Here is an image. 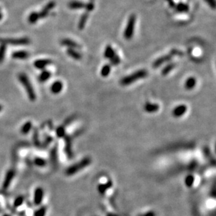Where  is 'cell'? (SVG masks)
<instances>
[{
  "label": "cell",
  "instance_id": "cell-1",
  "mask_svg": "<svg viewBox=\"0 0 216 216\" xmlns=\"http://www.w3.org/2000/svg\"><path fill=\"white\" fill-rule=\"evenodd\" d=\"M148 76V71L146 69H140L135 71L133 74L129 76H127L123 78L121 81V85L123 86H127L132 84L135 81L144 79Z\"/></svg>",
  "mask_w": 216,
  "mask_h": 216
},
{
  "label": "cell",
  "instance_id": "cell-2",
  "mask_svg": "<svg viewBox=\"0 0 216 216\" xmlns=\"http://www.w3.org/2000/svg\"><path fill=\"white\" fill-rule=\"evenodd\" d=\"M18 80L21 83L23 87H25L26 92L27 93V96H28L29 99L31 102H35L36 100V93L35 92V90L33 88V86H32V83L29 80L28 77L24 73H21L18 75Z\"/></svg>",
  "mask_w": 216,
  "mask_h": 216
},
{
  "label": "cell",
  "instance_id": "cell-3",
  "mask_svg": "<svg viewBox=\"0 0 216 216\" xmlns=\"http://www.w3.org/2000/svg\"><path fill=\"white\" fill-rule=\"evenodd\" d=\"M31 43V40L28 37H22V38H0V43L6 45H11L15 46L20 45H27Z\"/></svg>",
  "mask_w": 216,
  "mask_h": 216
},
{
  "label": "cell",
  "instance_id": "cell-4",
  "mask_svg": "<svg viewBox=\"0 0 216 216\" xmlns=\"http://www.w3.org/2000/svg\"><path fill=\"white\" fill-rule=\"evenodd\" d=\"M136 23V16L134 14H131L129 16V18L128 20L127 25L126 26V28L124 32V37L127 40H129L132 38L134 36V29H135Z\"/></svg>",
  "mask_w": 216,
  "mask_h": 216
},
{
  "label": "cell",
  "instance_id": "cell-5",
  "mask_svg": "<svg viewBox=\"0 0 216 216\" xmlns=\"http://www.w3.org/2000/svg\"><path fill=\"white\" fill-rule=\"evenodd\" d=\"M183 53H181V51L178 50H173L172 51H171V53L169 54L166 55V56H164L162 57H160L158 59H157L154 62L153 64H152V67L153 68H158L159 66L162 65L164 63L167 62H169V60H171L174 56H182Z\"/></svg>",
  "mask_w": 216,
  "mask_h": 216
},
{
  "label": "cell",
  "instance_id": "cell-6",
  "mask_svg": "<svg viewBox=\"0 0 216 216\" xmlns=\"http://www.w3.org/2000/svg\"><path fill=\"white\" fill-rule=\"evenodd\" d=\"M89 163H90V160H89L88 159H85V160L82 161V162H81V163L74 165V166L71 167L70 168L68 169L66 171V174L69 175V176L74 174V173H76V172L79 171V170L81 169L83 167L87 165Z\"/></svg>",
  "mask_w": 216,
  "mask_h": 216
},
{
  "label": "cell",
  "instance_id": "cell-7",
  "mask_svg": "<svg viewBox=\"0 0 216 216\" xmlns=\"http://www.w3.org/2000/svg\"><path fill=\"white\" fill-rule=\"evenodd\" d=\"M55 6H56V2H55V1H50V2H48V4L43 7V9L41 11V12L39 13V18L43 19L45 18H46L48 14H49L50 11H51Z\"/></svg>",
  "mask_w": 216,
  "mask_h": 216
},
{
  "label": "cell",
  "instance_id": "cell-8",
  "mask_svg": "<svg viewBox=\"0 0 216 216\" xmlns=\"http://www.w3.org/2000/svg\"><path fill=\"white\" fill-rule=\"evenodd\" d=\"M43 198V190L41 188H37L35 190L34 196V203L35 205L39 206L41 204Z\"/></svg>",
  "mask_w": 216,
  "mask_h": 216
},
{
  "label": "cell",
  "instance_id": "cell-9",
  "mask_svg": "<svg viewBox=\"0 0 216 216\" xmlns=\"http://www.w3.org/2000/svg\"><path fill=\"white\" fill-rule=\"evenodd\" d=\"M51 60H48V59H41V60H37L34 63V65L37 69H44L45 66L49 65V64H52Z\"/></svg>",
  "mask_w": 216,
  "mask_h": 216
},
{
  "label": "cell",
  "instance_id": "cell-10",
  "mask_svg": "<svg viewBox=\"0 0 216 216\" xmlns=\"http://www.w3.org/2000/svg\"><path fill=\"white\" fill-rule=\"evenodd\" d=\"M60 43L62 45L68 47L69 48H73V49H74V48H81V45H79V43H76L74 41L69 39H63L61 40Z\"/></svg>",
  "mask_w": 216,
  "mask_h": 216
},
{
  "label": "cell",
  "instance_id": "cell-11",
  "mask_svg": "<svg viewBox=\"0 0 216 216\" xmlns=\"http://www.w3.org/2000/svg\"><path fill=\"white\" fill-rule=\"evenodd\" d=\"M187 109H188V108H187V106L186 105H184V104L179 105V106H176V108L173 109V115L175 117H176V118H179V117L182 116L183 115H184L185 113H186Z\"/></svg>",
  "mask_w": 216,
  "mask_h": 216
},
{
  "label": "cell",
  "instance_id": "cell-12",
  "mask_svg": "<svg viewBox=\"0 0 216 216\" xmlns=\"http://www.w3.org/2000/svg\"><path fill=\"white\" fill-rule=\"evenodd\" d=\"M14 175H15V173H14V171H12V170H9V171L7 172L5 177V179H4V183H3V188H4V190L7 189V188H9V186H10L11 181H12L13 178H14Z\"/></svg>",
  "mask_w": 216,
  "mask_h": 216
},
{
  "label": "cell",
  "instance_id": "cell-13",
  "mask_svg": "<svg viewBox=\"0 0 216 216\" xmlns=\"http://www.w3.org/2000/svg\"><path fill=\"white\" fill-rule=\"evenodd\" d=\"M63 88V84L60 81H57L56 82L53 83L52 84L51 87H50V90H51L52 93L57 95V94L60 93Z\"/></svg>",
  "mask_w": 216,
  "mask_h": 216
},
{
  "label": "cell",
  "instance_id": "cell-14",
  "mask_svg": "<svg viewBox=\"0 0 216 216\" xmlns=\"http://www.w3.org/2000/svg\"><path fill=\"white\" fill-rule=\"evenodd\" d=\"M30 57V53L27 51L20 50V51L14 52L12 53V58L18 60H25Z\"/></svg>",
  "mask_w": 216,
  "mask_h": 216
},
{
  "label": "cell",
  "instance_id": "cell-15",
  "mask_svg": "<svg viewBox=\"0 0 216 216\" xmlns=\"http://www.w3.org/2000/svg\"><path fill=\"white\" fill-rule=\"evenodd\" d=\"M145 111L148 113H155L157 112L160 108V106L157 104H154V103H150V102H148L146 104L145 106Z\"/></svg>",
  "mask_w": 216,
  "mask_h": 216
},
{
  "label": "cell",
  "instance_id": "cell-16",
  "mask_svg": "<svg viewBox=\"0 0 216 216\" xmlns=\"http://www.w3.org/2000/svg\"><path fill=\"white\" fill-rule=\"evenodd\" d=\"M69 9H81L85 8V4L80 1H71L68 4Z\"/></svg>",
  "mask_w": 216,
  "mask_h": 216
},
{
  "label": "cell",
  "instance_id": "cell-17",
  "mask_svg": "<svg viewBox=\"0 0 216 216\" xmlns=\"http://www.w3.org/2000/svg\"><path fill=\"white\" fill-rule=\"evenodd\" d=\"M66 53L68 54V56H70L71 58H72L74 60H81L82 58V56L80 53L77 51V50L73 49V48H68L66 50Z\"/></svg>",
  "mask_w": 216,
  "mask_h": 216
},
{
  "label": "cell",
  "instance_id": "cell-18",
  "mask_svg": "<svg viewBox=\"0 0 216 216\" xmlns=\"http://www.w3.org/2000/svg\"><path fill=\"white\" fill-rule=\"evenodd\" d=\"M196 83V79L194 77H190L187 79L185 83V87L188 90H192L195 87Z\"/></svg>",
  "mask_w": 216,
  "mask_h": 216
},
{
  "label": "cell",
  "instance_id": "cell-19",
  "mask_svg": "<svg viewBox=\"0 0 216 216\" xmlns=\"http://www.w3.org/2000/svg\"><path fill=\"white\" fill-rule=\"evenodd\" d=\"M176 11L178 13H186L189 11V6L185 3L180 2L175 6Z\"/></svg>",
  "mask_w": 216,
  "mask_h": 216
},
{
  "label": "cell",
  "instance_id": "cell-20",
  "mask_svg": "<svg viewBox=\"0 0 216 216\" xmlns=\"http://www.w3.org/2000/svg\"><path fill=\"white\" fill-rule=\"evenodd\" d=\"M116 54V52H115L114 49L112 48V46L111 45H108L106 48V49L104 50V57L107 59H111L112 57L114 56V55Z\"/></svg>",
  "mask_w": 216,
  "mask_h": 216
},
{
  "label": "cell",
  "instance_id": "cell-21",
  "mask_svg": "<svg viewBox=\"0 0 216 216\" xmlns=\"http://www.w3.org/2000/svg\"><path fill=\"white\" fill-rule=\"evenodd\" d=\"M88 16H89V14L87 12H85V14H83L82 16H81L80 20H79V29L80 30H83L84 27H85L86 22H87V18H88Z\"/></svg>",
  "mask_w": 216,
  "mask_h": 216
},
{
  "label": "cell",
  "instance_id": "cell-22",
  "mask_svg": "<svg viewBox=\"0 0 216 216\" xmlns=\"http://www.w3.org/2000/svg\"><path fill=\"white\" fill-rule=\"evenodd\" d=\"M50 76H51V73L49 71L43 70V71L40 74L39 77V80L41 83L45 82V81H47L50 79Z\"/></svg>",
  "mask_w": 216,
  "mask_h": 216
},
{
  "label": "cell",
  "instance_id": "cell-23",
  "mask_svg": "<svg viewBox=\"0 0 216 216\" xmlns=\"http://www.w3.org/2000/svg\"><path fill=\"white\" fill-rule=\"evenodd\" d=\"M39 19L40 18L39 16V13L34 11V12H32L30 15H29L28 22L30 24L33 25V24L37 23V21L39 20Z\"/></svg>",
  "mask_w": 216,
  "mask_h": 216
},
{
  "label": "cell",
  "instance_id": "cell-24",
  "mask_svg": "<svg viewBox=\"0 0 216 216\" xmlns=\"http://www.w3.org/2000/svg\"><path fill=\"white\" fill-rule=\"evenodd\" d=\"M175 66H176V64H175V63H173V62L169 63V64H167V65L166 66H165V67H164V69H162V74L163 76L167 75L168 74H169L170 71H171V70H173V69H174Z\"/></svg>",
  "mask_w": 216,
  "mask_h": 216
},
{
  "label": "cell",
  "instance_id": "cell-25",
  "mask_svg": "<svg viewBox=\"0 0 216 216\" xmlns=\"http://www.w3.org/2000/svg\"><path fill=\"white\" fill-rule=\"evenodd\" d=\"M32 127V123H31L30 121L27 122V123H25V124L22 125V127H21V130H20L21 133H22V134H27V133L31 130Z\"/></svg>",
  "mask_w": 216,
  "mask_h": 216
},
{
  "label": "cell",
  "instance_id": "cell-26",
  "mask_svg": "<svg viewBox=\"0 0 216 216\" xmlns=\"http://www.w3.org/2000/svg\"><path fill=\"white\" fill-rule=\"evenodd\" d=\"M111 70V66L110 64H106L102 67V71H101V75L103 77H106L110 74Z\"/></svg>",
  "mask_w": 216,
  "mask_h": 216
},
{
  "label": "cell",
  "instance_id": "cell-27",
  "mask_svg": "<svg viewBox=\"0 0 216 216\" xmlns=\"http://www.w3.org/2000/svg\"><path fill=\"white\" fill-rule=\"evenodd\" d=\"M6 52V45L4 44L0 45V64L3 62L4 58H5V55Z\"/></svg>",
  "mask_w": 216,
  "mask_h": 216
},
{
  "label": "cell",
  "instance_id": "cell-28",
  "mask_svg": "<svg viewBox=\"0 0 216 216\" xmlns=\"http://www.w3.org/2000/svg\"><path fill=\"white\" fill-rule=\"evenodd\" d=\"M121 58H120V57L118 56L116 53L114 55V56L112 57L111 59H110V62H111V64H112V65H114V66L118 65V64L121 63Z\"/></svg>",
  "mask_w": 216,
  "mask_h": 216
},
{
  "label": "cell",
  "instance_id": "cell-29",
  "mask_svg": "<svg viewBox=\"0 0 216 216\" xmlns=\"http://www.w3.org/2000/svg\"><path fill=\"white\" fill-rule=\"evenodd\" d=\"M23 201H24V196H18V197H16V199H15V201H14V207H16V208L19 207L20 205H22Z\"/></svg>",
  "mask_w": 216,
  "mask_h": 216
},
{
  "label": "cell",
  "instance_id": "cell-30",
  "mask_svg": "<svg viewBox=\"0 0 216 216\" xmlns=\"http://www.w3.org/2000/svg\"><path fill=\"white\" fill-rule=\"evenodd\" d=\"M85 9L87 13L93 11V9H95V0H90V1L87 4H85Z\"/></svg>",
  "mask_w": 216,
  "mask_h": 216
},
{
  "label": "cell",
  "instance_id": "cell-31",
  "mask_svg": "<svg viewBox=\"0 0 216 216\" xmlns=\"http://www.w3.org/2000/svg\"><path fill=\"white\" fill-rule=\"evenodd\" d=\"M35 164L36 165H37V166L39 167H43L44 165H45V161L43 160V159L42 158H40V157H37V158H36L35 160Z\"/></svg>",
  "mask_w": 216,
  "mask_h": 216
},
{
  "label": "cell",
  "instance_id": "cell-32",
  "mask_svg": "<svg viewBox=\"0 0 216 216\" xmlns=\"http://www.w3.org/2000/svg\"><path fill=\"white\" fill-rule=\"evenodd\" d=\"M46 212V208L41 207L35 212V216H44Z\"/></svg>",
  "mask_w": 216,
  "mask_h": 216
},
{
  "label": "cell",
  "instance_id": "cell-33",
  "mask_svg": "<svg viewBox=\"0 0 216 216\" xmlns=\"http://www.w3.org/2000/svg\"><path fill=\"white\" fill-rule=\"evenodd\" d=\"M56 134L58 137H62V136H64V134H65V131H64V127H59L57 129Z\"/></svg>",
  "mask_w": 216,
  "mask_h": 216
},
{
  "label": "cell",
  "instance_id": "cell-34",
  "mask_svg": "<svg viewBox=\"0 0 216 216\" xmlns=\"http://www.w3.org/2000/svg\"><path fill=\"white\" fill-rule=\"evenodd\" d=\"M205 1L209 4V6H210L211 8H212V9H215V0H205Z\"/></svg>",
  "mask_w": 216,
  "mask_h": 216
},
{
  "label": "cell",
  "instance_id": "cell-35",
  "mask_svg": "<svg viewBox=\"0 0 216 216\" xmlns=\"http://www.w3.org/2000/svg\"><path fill=\"white\" fill-rule=\"evenodd\" d=\"M167 1L169 2V4L170 7H171V8L175 7V6H176V4H175V2L173 1V0H167Z\"/></svg>",
  "mask_w": 216,
  "mask_h": 216
},
{
  "label": "cell",
  "instance_id": "cell-36",
  "mask_svg": "<svg viewBox=\"0 0 216 216\" xmlns=\"http://www.w3.org/2000/svg\"><path fill=\"white\" fill-rule=\"evenodd\" d=\"M2 18H3V14H2V13H1V8H0V20H1V19H2Z\"/></svg>",
  "mask_w": 216,
  "mask_h": 216
},
{
  "label": "cell",
  "instance_id": "cell-37",
  "mask_svg": "<svg viewBox=\"0 0 216 216\" xmlns=\"http://www.w3.org/2000/svg\"><path fill=\"white\" fill-rule=\"evenodd\" d=\"M2 108H3L2 106H1V104H0V111H1V110H2Z\"/></svg>",
  "mask_w": 216,
  "mask_h": 216
}]
</instances>
